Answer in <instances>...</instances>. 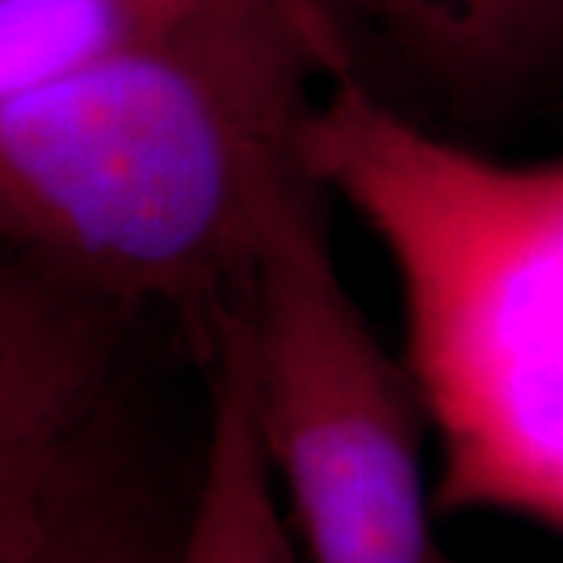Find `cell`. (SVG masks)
<instances>
[{"label": "cell", "mask_w": 563, "mask_h": 563, "mask_svg": "<svg viewBox=\"0 0 563 563\" xmlns=\"http://www.w3.org/2000/svg\"><path fill=\"white\" fill-rule=\"evenodd\" d=\"M351 66L320 0H220L166 38L0 103V251L210 354L303 122Z\"/></svg>", "instance_id": "obj_1"}, {"label": "cell", "mask_w": 563, "mask_h": 563, "mask_svg": "<svg viewBox=\"0 0 563 563\" xmlns=\"http://www.w3.org/2000/svg\"><path fill=\"white\" fill-rule=\"evenodd\" d=\"M301 157L395 273L404 361L439 451L435 514L563 536V157L473 151L354 66L313 103Z\"/></svg>", "instance_id": "obj_2"}, {"label": "cell", "mask_w": 563, "mask_h": 563, "mask_svg": "<svg viewBox=\"0 0 563 563\" xmlns=\"http://www.w3.org/2000/svg\"><path fill=\"white\" fill-rule=\"evenodd\" d=\"M225 322L303 563H429V417L407 361L344 285L307 166L269 203Z\"/></svg>", "instance_id": "obj_3"}, {"label": "cell", "mask_w": 563, "mask_h": 563, "mask_svg": "<svg viewBox=\"0 0 563 563\" xmlns=\"http://www.w3.org/2000/svg\"><path fill=\"white\" fill-rule=\"evenodd\" d=\"M122 325L0 251V561L38 539L117 420Z\"/></svg>", "instance_id": "obj_4"}, {"label": "cell", "mask_w": 563, "mask_h": 563, "mask_svg": "<svg viewBox=\"0 0 563 563\" xmlns=\"http://www.w3.org/2000/svg\"><path fill=\"white\" fill-rule=\"evenodd\" d=\"M354 20L444 98L501 101L561 57L563 0H320Z\"/></svg>", "instance_id": "obj_5"}, {"label": "cell", "mask_w": 563, "mask_h": 563, "mask_svg": "<svg viewBox=\"0 0 563 563\" xmlns=\"http://www.w3.org/2000/svg\"><path fill=\"white\" fill-rule=\"evenodd\" d=\"M210 426L176 563H303L251 417L229 325L210 354Z\"/></svg>", "instance_id": "obj_6"}, {"label": "cell", "mask_w": 563, "mask_h": 563, "mask_svg": "<svg viewBox=\"0 0 563 563\" xmlns=\"http://www.w3.org/2000/svg\"><path fill=\"white\" fill-rule=\"evenodd\" d=\"M220 0H0V103L166 38Z\"/></svg>", "instance_id": "obj_7"}, {"label": "cell", "mask_w": 563, "mask_h": 563, "mask_svg": "<svg viewBox=\"0 0 563 563\" xmlns=\"http://www.w3.org/2000/svg\"><path fill=\"white\" fill-rule=\"evenodd\" d=\"M176 558L179 542L163 548L125 473L120 439H110L81 466L38 539L0 563H176Z\"/></svg>", "instance_id": "obj_8"}, {"label": "cell", "mask_w": 563, "mask_h": 563, "mask_svg": "<svg viewBox=\"0 0 563 563\" xmlns=\"http://www.w3.org/2000/svg\"><path fill=\"white\" fill-rule=\"evenodd\" d=\"M429 563H457V561H451V558H448V554H444L442 548H439V551H435V554H432V558H429Z\"/></svg>", "instance_id": "obj_9"}]
</instances>
